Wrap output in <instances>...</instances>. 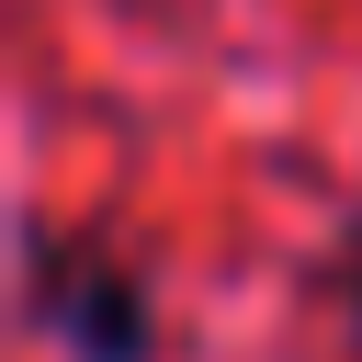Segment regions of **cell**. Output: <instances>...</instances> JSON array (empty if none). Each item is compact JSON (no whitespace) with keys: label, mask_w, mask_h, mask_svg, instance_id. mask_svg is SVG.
<instances>
[{"label":"cell","mask_w":362,"mask_h":362,"mask_svg":"<svg viewBox=\"0 0 362 362\" xmlns=\"http://www.w3.org/2000/svg\"><path fill=\"white\" fill-rule=\"evenodd\" d=\"M23 317L68 351V362H158V317H147V283L124 260H102L90 238H57V226H23Z\"/></svg>","instance_id":"1"},{"label":"cell","mask_w":362,"mask_h":362,"mask_svg":"<svg viewBox=\"0 0 362 362\" xmlns=\"http://www.w3.org/2000/svg\"><path fill=\"white\" fill-rule=\"evenodd\" d=\"M328 305H339V328L362 339V215L339 226V260H328Z\"/></svg>","instance_id":"2"}]
</instances>
